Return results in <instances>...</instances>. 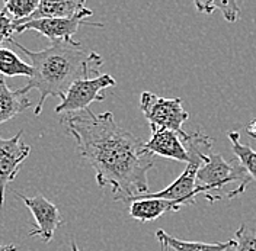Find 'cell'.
I'll return each mask as SVG.
<instances>
[{"mask_svg": "<svg viewBox=\"0 0 256 251\" xmlns=\"http://www.w3.org/2000/svg\"><path fill=\"white\" fill-rule=\"evenodd\" d=\"M226 135L232 144L233 153L236 154L239 163L252 177V180L256 182V151L250 145H244L240 142V134L238 131H228Z\"/></svg>", "mask_w": 256, "mask_h": 251, "instance_id": "cell-15", "label": "cell"}, {"mask_svg": "<svg viewBox=\"0 0 256 251\" xmlns=\"http://www.w3.org/2000/svg\"><path fill=\"white\" fill-rule=\"evenodd\" d=\"M86 9V4L83 0H60V1H47L42 0L40 1L38 7L28 19L14 22L15 23V31L18 26L28 23L32 20H40V19H57V17H73Z\"/></svg>", "mask_w": 256, "mask_h": 251, "instance_id": "cell-11", "label": "cell"}, {"mask_svg": "<svg viewBox=\"0 0 256 251\" xmlns=\"http://www.w3.org/2000/svg\"><path fill=\"white\" fill-rule=\"evenodd\" d=\"M31 106V100L26 94L20 92V89L12 90L6 80L0 79V125L15 118Z\"/></svg>", "mask_w": 256, "mask_h": 251, "instance_id": "cell-13", "label": "cell"}, {"mask_svg": "<svg viewBox=\"0 0 256 251\" xmlns=\"http://www.w3.org/2000/svg\"><path fill=\"white\" fill-rule=\"evenodd\" d=\"M78 151L95 170L99 188L110 186L114 201L148 193L147 173L154 167L153 156L144 141L115 122L112 112L94 113L90 109L64 115L62 119Z\"/></svg>", "mask_w": 256, "mask_h": 251, "instance_id": "cell-1", "label": "cell"}, {"mask_svg": "<svg viewBox=\"0 0 256 251\" xmlns=\"http://www.w3.org/2000/svg\"><path fill=\"white\" fill-rule=\"evenodd\" d=\"M24 132L20 129L9 140L0 135V209L4 206L6 189L15 180L24 161L31 154V147L22 140Z\"/></svg>", "mask_w": 256, "mask_h": 251, "instance_id": "cell-7", "label": "cell"}, {"mask_svg": "<svg viewBox=\"0 0 256 251\" xmlns=\"http://www.w3.org/2000/svg\"><path fill=\"white\" fill-rule=\"evenodd\" d=\"M116 86V80L111 74H100L95 79H84L76 81L66 93L62 103L56 108L58 115H70L89 109L94 102L105 99L104 90Z\"/></svg>", "mask_w": 256, "mask_h": 251, "instance_id": "cell-5", "label": "cell"}, {"mask_svg": "<svg viewBox=\"0 0 256 251\" xmlns=\"http://www.w3.org/2000/svg\"><path fill=\"white\" fill-rule=\"evenodd\" d=\"M152 137L144 142V150L150 156H159L163 158H170L180 163H190V154L185 147L184 138L170 129L150 126Z\"/></svg>", "mask_w": 256, "mask_h": 251, "instance_id": "cell-9", "label": "cell"}, {"mask_svg": "<svg viewBox=\"0 0 256 251\" xmlns=\"http://www.w3.org/2000/svg\"><path fill=\"white\" fill-rule=\"evenodd\" d=\"M38 0H9L4 1L3 9L14 19V22H20L28 19L38 7Z\"/></svg>", "mask_w": 256, "mask_h": 251, "instance_id": "cell-16", "label": "cell"}, {"mask_svg": "<svg viewBox=\"0 0 256 251\" xmlns=\"http://www.w3.org/2000/svg\"><path fill=\"white\" fill-rule=\"evenodd\" d=\"M72 251H80L79 247H78V244H76L74 241H72Z\"/></svg>", "mask_w": 256, "mask_h": 251, "instance_id": "cell-22", "label": "cell"}, {"mask_svg": "<svg viewBox=\"0 0 256 251\" xmlns=\"http://www.w3.org/2000/svg\"><path fill=\"white\" fill-rule=\"evenodd\" d=\"M140 109L150 126H159L179 134L184 140L188 134L184 131V124L188 121L190 113L184 109L182 99H166L152 92H143L140 97Z\"/></svg>", "mask_w": 256, "mask_h": 251, "instance_id": "cell-4", "label": "cell"}, {"mask_svg": "<svg viewBox=\"0 0 256 251\" xmlns=\"http://www.w3.org/2000/svg\"><path fill=\"white\" fill-rule=\"evenodd\" d=\"M195 6L202 13H212V12H216L214 1H195Z\"/></svg>", "mask_w": 256, "mask_h": 251, "instance_id": "cell-20", "label": "cell"}, {"mask_svg": "<svg viewBox=\"0 0 256 251\" xmlns=\"http://www.w3.org/2000/svg\"><path fill=\"white\" fill-rule=\"evenodd\" d=\"M234 251H256V233L242 224L236 231Z\"/></svg>", "mask_w": 256, "mask_h": 251, "instance_id": "cell-17", "label": "cell"}, {"mask_svg": "<svg viewBox=\"0 0 256 251\" xmlns=\"http://www.w3.org/2000/svg\"><path fill=\"white\" fill-rule=\"evenodd\" d=\"M156 240L159 241L162 251H227L234 249L236 240H228L224 243H196L185 241L164 233V230L156 231Z\"/></svg>", "mask_w": 256, "mask_h": 251, "instance_id": "cell-12", "label": "cell"}, {"mask_svg": "<svg viewBox=\"0 0 256 251\" xmlns=\"http://www.w3.org/2000/svg\"><path fill=\"white\" fill-rule=\"evenodd\" d=\"M94 15L90 9H83L78 15L73 17H57V19H40V20H32L28 23H24L16 28V33H24L25 31H35L40 35L48 38L52 44H60V42H74L73 36L80 28V25H90L84 22L86 17ZM90 26H99L102 28V23H95Z\"/></svg>", "mask_w": 256, "mask_h": 251, "instance_id": "cell-6", "label": "cell"}, {"mask_svg": "<svg viewBox=\"0 0 256 251\" xmlns=\"http://www.w3.org/2000/svg\"><path fill=\"white\" fill-rule=\"evenodd\" d=\"M16 196L22 199V202L26 205L34 215V220L36 224V228L31 230L30 237H38L44 243H50L56 234L57 228L63 224V217L58 211V208L52 202H50L42 195H36L34 198H26L25 195L15 192Z\"/></svg>", "mask_w": 256, "mask_h": 251, "instance_id": "cell-8", "label": "cell"}, {"mask_svg": "<svg viewBox=\"0 0 256 251\" xmlns=\"http://www.w3.org/2000/svg\"><path fill=\"white\" fill-rule=\"evenodd\" d=\"M30 60L34 74L28 83L20 87V92L26 94L31 90L40 93L38 103L34 109V115L40 116L47 97L64 99L68 89L79 80L95 79L102 67V57L83 47L80 42H60L51 44L41 51H31L18 41H12Z\"/></svg>", "mask_w": 256, "mask_h": 251, "instance_id": "cell-2", "label": "cell"}, {"mask_svg": "<svg viewBox=\"0 0 256 251\" xmlns=\"http://www.w3.org/2000/svg\"><path fill=\"white\" fill-rule=\"evenodd\" d=\"M126 204H130V217L138 222H152L168 212H178L182 209V206L174 201L143 198L140 195L128 199Z\"/></svg>", "mask_w": 256, "mask_h": 251, "instance_id": "cell-10", "label": "cell"}, {"mask_svg": "<svg viewBox=\"0 0 256 251\" xmlns=\"http://www.w3.org/2000/svg\"><path fill=\"white\" fill-rule=\"evenodd\" d=\"M19 249L15 244H0V251H18Z\"/></svg>", "mask_w": 256, "mask_h": 251, "instance_id": "cell-21", "label": "cell"}, {"mask_svg": "<svg viewBox=\"0 0 256 251\" xmlns=\"http://www.w3.org/2000/svg\"><path fill=\"white\" fill-rule=\"evenodd\" d=\"M216 9H218L223 13L224 19L227 22H236L239 20L240 7L239 4L233 0H227V1H214Z\"/></svg>", "mask_w": 256, "mask_h": 251, "instance_id": "cell-19", "label": "cell"}, {"mask_svg": "<svg viewBox=\"0 0 256 251\" xmlns=\"http://www.w3.org/2000/svg\"><path fill=\"white\" fill-rule=\"evenodd\" d=\"M0 74L3 77H16L24 76L31 79L34 68L31 64L25 63L12 49L0 47Z\"/></svg>", "mask_w": 256, "mask_h": 251, "instance_id": "cell-14", "label": "cell"}, {"mask_svg": "<svg viewBox=\"0 0 256 251\" xmlns=\"http://www.w3.org/2000/svg\"><path fill=\"white\" fill-rule=\"evenodd\" d=\"M250 182L252 177L243 169L238 158L227 161L214 150L196 174V183L198 186L207 189L206 199L211 204L222 199L238 198L244 193Z\"/></svg>", "mask_w": 256, "mask_h": 251, "instance_id": "cell-3", "label": "cell"}, {"mask_svg": "<svg viewBox=\"0 0 256 251\" xmlns=\"http://www.w3.org/2000/svg\"><path fill=\"white\" fill-rule=\"evenodd\" d=\"M15 33V23L14 19L8 15V12L4 9L0 10V47L3 42L9 41L12 42V35Z\"/></svg>", "mask_w": 256, "mask_h": 251, "instance_id": "cell-18", "label": "cell"}]
</instances>
